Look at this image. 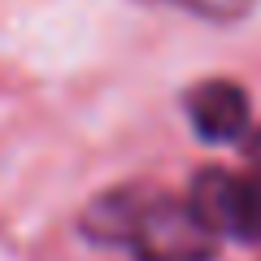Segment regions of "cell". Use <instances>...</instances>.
Instances as JSON below:
<instances>
[{
	"label": "cell",
	"instance_id": "cell-4",
	"mask_svg": "<svg viewBox=\"0 0 261 261\" xmlns=\"http://www.w3.org/2000/svg\"><path fill=\"white\" fill-rule=\"evenodd\" d=\"M148 5H166V9H183L192 18L205 22H240L257 9L261 0H148Z\"/></svg>",
	"mask_w": 261,
	"mask_h": 261
},
{
	"label": "cell",
	"instance_id": "cell-2",
	"mask_svg": "<svg viewBox=\"0 0 261 261\" xmlns=\"http://www.w3.org/2000/svg\"><path fill=\"white\" fill-rule=\"evenodd\" d=\"M192 209L209 222V231L261 240V174L257 170H205L192 183Z\"/></svg>",
	"mask_w": 261,
	"mask_h": 261
},
{
	"label": "cell",
	"instance_id": "cell-1",
	"mask_svg": "<svg viewBox=\"0 0 261 261\" xmlns=\"http://www.w3.org/2000/svg\"><path fill=\"white\" fill-rule=\"evenodd\" d=\"M87 235L122 244L140 261H209L214 231L192 209V200L152 192V187H118L87 205Z\"/></svg>",
	"mask_w": 261,
	"mask_h": 261
},
{
	"label": "cell",
	"instance_id": "cell-3",
	"mask_svg": "<svg viewBox=\"0 0 261 261\" xmlns=\"http://www.w3.org/2000/svg\"><path fill=\"white\" fill-rule=\"evenodd\" d=\"M187 118H192V130L209 144H231L240 135H248V96H244L240 83H226V79H209V83L192 87L187 92Z\"/></svg>",
	"mask_w": 261,
	"mask_h": 261
},
{
	"label": "cell",
	"instance_id": "cell-5",
	"mask_svg": "<svg viewBox=\"0 0 261 261\" xmlns=\"http://www.w3.org/2000/svg\"><path fill=\"white\" fill-rule=\"evenodd\" d=\"M248 170H257V174H261V130L248 140Z\"/></svg>",
	"mask_w": 261,
	"mask_h": 261
}]
</instances>
